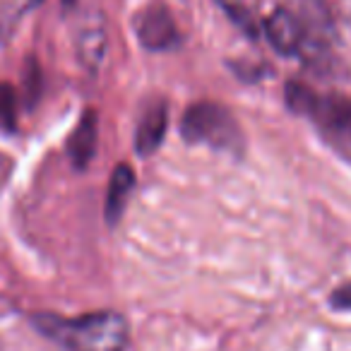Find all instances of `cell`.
I'll list each match as a JSON object with an SVG mask.
<instances>
[{"instance_id": "obj_8", "label": "cell", "mask_w": 351, "mask_h": 351, "mask_svg": "<svg viewBox=\"0 0 351 351\" xmlns=\"http://www.w3.org/2000/svg\"><path fill=\"white\" fill-rule=\"evenodd\" d=\"M135 188V173L128 164H118L111 173V181H108V193H106V221L108 224H116L121 219L123 210H125L128 200H130V193Z\"/></svg>"}, {"instance_id": "obj_10", "label": "cell", "mask_w": 351, "mask_h": 351, "mask_svg": "<svg viewBox=\"0 0 351 351\" xmlns=\"http://www.w3.org/2000/svg\"><path fill=\"white\" fill-rule=\"evenodd\" d=\"M17 128V94L12 84L0 82V132H12Z\"/></svg>"}, {"instance_id": "obj_1", "label": "cell", "mask_w": 351, "mask_h": 351, "mask_svg": "<svg viewBox=\"0 0 351 351\" xmlns=\"http://www.w3.org/2000/svg\"><path fill=\"white\" fill-rule=\"evenodd\" d=\"M32 325L46 339L68 351H125L130 341L128 320L116 311L84 313L65 317L56 313H36Z\"/></svg>"}, {"instance_id": "obj_5", "label": "cell", "mask_w": 351, "mask_h": 351, "mask_svg": "<svg viewBox=\"0 0 351 351\" xmlns=\"http://www.w3.org/2000/svg\"><path fill=\"white\" fill-rule=\"evenodd\" d=\"M132 25H135V34L145 49L166 51L178 44V29L166 8L149 5L135 17Z\"/></svg>"}, {"instance_id": "obj_4", "label": "cell", "mask_w": 351, "mask_h": 351, "mask_svg": "<svg viewBox=\"0 0 351 351\" xmlns=\"http://www.w3.org/2000/svg\"><path fill=\"white\" fill-rule=\"evenodd\" d=\"M263 32L272 49L282 56H306L313 46L308 27L303 25L296 12L287 10V8H277L263 22Z\"/></svg>"}, {"instance_id": "obj_7", "label": "cell", "mask_w": 351, "mask_h": 351, "mask_svg": "<svg viewBox=\"0 0 351 351\" xmlns=\"http://www.w3.org/2000/svg\"><path fill=\"white\" fill-rule=\"evenodd\" d=\"M97 140H99V118L94 111H84L80 118L77 128L68 137V156L75 169H87L97 154Z\"/></svg>"}, {"instance_id": "obj_6", "label": "cell", "mask_w": 351, "mask_h": 351, "mask_svg": "<svg viewBox=\"0 0 351 351\" xmlns=\"http://www.w3.org/2000/svg\"><path fill=\"white\" fill-rule=\"evenodd\" d=\"M166 125H169V113H166L164 101H154L147 106L142 118L137 121L135 128V152L140 156H149L159 149L161 140L166 135Z\"/></svg>"}, {"instance_id": "obj_11", "label": "cell", "mask_w": 351, "mask_h": 351, "mask_svg": "<svg viewBox=\"0 0 351 351\" xmlns=\"http://www.w3.org/2000/svg\"><path fill=\"white\" fill-rule=\"evenodd\" d=\"M330 306L335 311H351V282L344 287H337L330 296Z\"/></svg>"}, {"instance_id": "obj_9", "label": "cell", "mask_w": 351, "mask_h": 351, "mask_svg": "<svg viewBox=\"0 0 351 351\" xmlns=\"http://www.w3.org/2000/svg\"><path fill=\"white\" fill-rule=\"evenodd\" d=\"M229 17L248 34H255L258 32V20H255V3L258 0H217Z\"/></svg>"}, {"instance_id": "obj_2", "label": "cell", "mask_w": 351, "mask_h": 351, "mask_svg": "<svg viewBox=\"0 0 351 351\" xmlns=\"http://www.w3.org/2000/svg\"><path fill=\"white\" fill-rule=\"evenodd\" d=\"M284 94L293 113L306 116L322 135L339 147H351V97L322 94L298 82H289Z\"/></svg>"}, {"instance_id": "obj_12", "label": "cell", "mask_w": 351, "mask_h": 351, "mask_svg": "<svg viewBox=\"0 0 351 351\" xmlns=\"http://www.w3.org/2000/svg\"><path fill=\"white\" fill-rule=\"evenodd\" d=\"M36 3H41V0H29V5H36Z\"/></svg>"}, {"instance_id": "obj_3", "label": "cell", "mask_w": 351, "mask_h": 351, "mask_svg": "<svg viewBox=\"0 0 351 351\" xmlns=\"http://www.w3.org/2000/svg\"><path fill=\"white\" fill-rule=\"evenodd\" d=\"M181 135L191 145H205L221 152H243V135L229 108L215 101H197L183 113Z\"/></svg>"}]
</instances>
